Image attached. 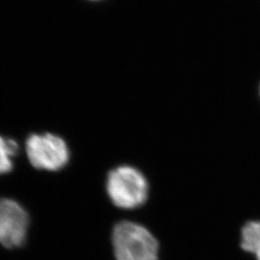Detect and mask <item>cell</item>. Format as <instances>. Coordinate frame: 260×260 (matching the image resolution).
Wrapping results in <instances>:
<instances>
[{"label":"cell","instance_id":"cell-4","mask_svg":"<svg viewBox=\"0 0 260 260\" xmlns=\"http://www.w3.org/2000/svg\"><path fill=\"white\" fill-rule=\"evenodd\" d=\"M29 214L15 200L0 199V245L13 250L21 247L27 238Z\"/></svg>","mask_w":260,"mask_h":260},{"label":"cell","instance_id":"cell-7","mask_svg":"<svg viewBox=\"0 0 260 260\" xmlns=\"http://www.w3.org/2000/svg\"><path fill=\"white\" fill-rule=\"evenodd\" d=\"M259 95H260V86H259Z\"/></svg>","mask_w":260,"mask_h":260},{"label":"cell","instance_id":"cell-5","mask_svg":"<svg viewBox=\"0 0 260 260\" xmlns=\"http://www.w3.org/2000/svg\"><path fill=\"white\" fill-rule=\"evenodd\" d=\"M241 247L260 260V221L246 223L241 232Z\"/></svg>","mask_w":260,"mask_h":260},{"label":"cell","instance_id":"cell-3","mask_svg":"<svg viewBox=\"0 0 260 260\" xmlns=\"http://www.w3.org/2000/svg\"><path fill=\"white\" fill-rule=\"evenodd\" d=\"M25 150L30 164L38 170L57 172L65 168L70 160L65 140L52 133L30 135Z\"/></svg>","mask_w":260,"mask_h":260},{"label":"cell","instance_id":"cell-1","mask_svg":"<svg viewBox=\"0 0 260 260\" xmlns=\"http://www.w3.org/2000/svg\"><path fill=\"white\" fill-rule=\"evenodd\" d=\"M112 244L116 260H158L159 245L147 228L122 221L114 226Z\"/></svg>","mask_w":260,"mask_h":260},{"label":"cell","instance_id":"cell-6","mask_svg":"<svg viewBox=\"0 0 260 260\" xmlns=\"http://www.w3.org/2000/svg\"><path fill=\"white\" fill-rule=\"evenodd\" d=\"M19 152L16 141L0 136V176L9 174L14 168V157Z\"/></svg>","mask_w":260,"mask_h":260},{"label":"cell","instance_id":"cell-2","mask_svg":"<svg viewBox=\"0 0 260 260\" xmlns=\"http://www.w3.org/2000/svg\"><path fill=\"white\" fill-rule=\"evenodd\" d=\"M106 191L115 206L125 210L136 209L148 200L149 182L138 169L123 165L108 174Z\"/></svg>","mask_w":260,"mask_h":260}]
</instances>
